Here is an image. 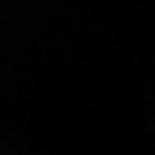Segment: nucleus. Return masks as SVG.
<instances>
[]
</instances>
